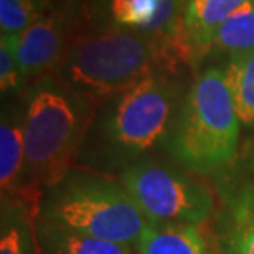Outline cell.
Here are the masks:
<instances>
[{
  "mask_svg": "<svg viewBox=\"0 0 254 254\" xmlns=\"http://www.w3.org/2000/svg\"><path fill=\"white\" fill-rule=\"evenodd\" d=\"M88 124V101L66 84L42 81L23 109L25 200L38 201L40 187L52 189L69 174Z\"/></svg>",
  "mask_w": 254,
  "mask_h": 254,
  "instance_id": "obj_1",
  "label": "cell"
},
{
  "mask_svg": "<svg viewBox=\"0 0 254 254\" xmlns=\"http://www.w3.org/2000/svg\"><path fill=\"white\" fill-rule=\"evenodd\" d=\"M240 124L225 69L208 68L191 83L167 150L190 174H220L236 159Z\"/></svg>",
  "mask_w": 254,
  "mask_h": 254,
  "instance_id": "obj_2",
  "label": "cell"
},
{
  "mask_svg": "<svg viewBox=\"0 0 254 254\" xmlns=\"http://www.w3.org/2000/svg\"><path fill=\"white\" fill-rule=\"evenodd\" d=\"M40 218L81 235L137 246L149 220L121 182L71 170L40 205Z\"/></svg>",
  "mask_w": 254,
  "mask_h": 254,
  "instance_id": "obj_3",
  "label": "cell"
},
{
  "mask_svg": "<svg viewBox=\"0 0 254 254\" xmlns=\"http://www.w3.org/2000/svg\"><path fill=\"white\" fill-rule=\"evenodd\" d=\"M160 62L152 35L106 30L79 38L63 62V79L88 103L121 96L154 74Z\"/></svg>",
  "mask_w": 254,
  "mask_h": 254,
  "instance_id": "obj_4",
  "label": "cell"
},
{
  "mask_svg": "<svg viewBox=\"0 0 254 254\" xmlns=\"http://www.w3.org/2000/svg\"><path fill=\"white\" fill-rule=\"evenodd\" d=\"M119 182L150 223L200 226L215 215V195L200 179L155 160L134 162Z\"/></svg>",
  "mask_w": 254,
  "mask_h": 254,
  "instance_id": "obj_5",
  "label": "cell"
},
{
  "mask_svg": "<svg viewBox=\"0 0 254 254\" xmlns=\"http://www.w3.org/2000/svg\"><path fill=\"white\" fill-rule=\"evenodd\" d=\"M175 94L174 84L154 73L118 96L106 123L111 145L126 159L152 149L169 129Z\"/></svg>",
  "mask_w": 254,
  "mask_h": 254,
  "instance_id": "obj_6",
  "label": "cell"
},
{
  "mask_svg": "<svg viewBox=\"0 0 254 254\" xmlns=\"http://www.w3.org/2000/svg\"><path fill=\"white\" fill-rule=\"evenodd\" d=\"M218 187V241L223 254H254V150Z\"/></svg>",
  "mask_w": 254,
  "mask_h": 254,
  "instance_id": "obj_7",
  "label": "cell"
},
{
  "mask_svg": "<svg viewBox=\"0 0 254 254\" xmlns=\"http://www.w3.org/2000/svg\"><path fill=\"white\" fill-rule=\"evenodd\" d=\"M2 37L7 38L12 47L25 79L47 73L62 58L63 32L53 17H43L23 32Z\"/></svg>",
  "mask_w": 254,
  "mask_h": 254,
  "instance_id": "obj_8",
  "label": "cell"
},
{
  "mask_svg": "<svg viewBox=\"0 0 254 254\" xmlns=\"http://www.w3.org/2000/svg\"><path fill=\"white\" fill-rule=\"evenodd\" d=\"M248 0H187L184 40L190 63L200 62L213 48L223 22Z\"/></svg>",
  "mask_w": 254,
  "mask_h": 254,
  "instance_id": "obj_9",
  "label": "cell"
},
{
  "mask_svg": "<svg viewBox=\"0 0 254 254\" xmlns=\"http://www.w3.org/2000/svg\"><path fill=\"white\" fill-rule=\"evenodd\" d=\"M40 205L20 196H2L0 254H42L37 236Z\"/></svg>",
  "mask_w": 254,
  "mask_h": 254,
  "instance_id": "obj_10",
  "label": "cell"
},
{
  "mask_svg": "<svg viewBox=\"0 0 254 254\" xmlns=\"http://www.w3.org/2000/svg\"><path fill=\"white\" fill-rule=\"evenodd\" d=\"M185 0H111V13L134 32L159 35L184 18Z\"/></svg>",
  "mask_w": 254,
  "mask_h": 254,
  "instance_id": "obj_11",
  "label": "cell"
},
{
  "mask_svg": "<svg viewBox=\"0 0 254 254\" xmlns=\"http://www.w3.org/2000/svg\"><path fill=\"white\" fill-rule=\"evenodd\" d=\"M0 189L2 196H23V113L17 109H3L0 121Z\"/></svg>",
  "mask_w": 254,
  "mask_h": 254,
  "instance_id": "obj_12",
  "label": "cell"
},
{
  "mask_svg": "<svg viewBox=\"0 0 254 254\" xmlns=\"http://www.w3.org/2000/svg\"><path fill=\"white\" fill-rule=\"evenodd\" d=\"M139 254H213L195 225L149 223L137 243Z\"/></svg>",
  "mask_w": 254,
  "mask_h": 254,
  "instance_id": "obj_13",
  "label": "cell"
},
{
  "mask_svg": "<svg viewBox=\"0 0 254 254\" xmlns=\"http://www.w3.org/2000/svg\"><path fill=\"white\" fill-rule=\"evenodd\" d=\"M37 236L42 254H134V246L96 240L40 216Z\"/></svg>",
  "mask_w": 254,
  "mask_h": 254,
  "instance_id": "obj_14",
  "label": "cell"
},
{
  "mask_svg": "<svg viewBox=\"0 0 254 254\" xmlns=\"http://www.w3.org/2000/svg\"><path fill=\"white\" fill-rule=\"evenodd\" d=\"M213 48L228 55L230 60L254 53V0H248L223 22Z\"/></svg>",
  "mask_w": 254,
  "mask_h": 254,
  "instance_id": "obj_15",
  "label": "cell"
},
{
  "mask_svg": "<svg viewBox=\"0 0 254 254\" xmlns=\"http://www.w3.org/2000/svg\"><path fill=\"white\" fill-rule=\"evenodd\" d=\"M225 73L238 119L254 129V53L230 60Z\"/></svg>",
  "mask_w": 254,
  "mask_h": 254,
  "instance_id": "obj_16",
  "label": "cell"
},
{
  "mask_svg": "<svg viewBox=\"0 0 254 254\" xmlns=\"http://www.w3.org/2000/svg\"><path fill=\"white\" fill-rule=\"evenodd\" d=\"M40 0H0L2 35H17L40 20Z\"/></svg>",
  "mask_w": 254,
  "mask_h": 254,
  "instance_id": "obj_17",
  "label": "cell"
},
{
  "mask_svg": "<svg viewBox=\"0 0 254 254\" xmlns=\"http://www.w3.org/2000/svg\"><path fill=\"white\" fill-rule=\"evenodd\" d=\"M23 81L25 76L18 68L12 47L7 42V38L2 37L0 40V89H2V94L18 89L23 84Z\"/></svg>",
  "mask_w": 254,
  "mask_h": 254,
  "instance_id": "obj_18",
  "label": "cell"
},
{
  "mask_svg": "<svg viewBox=\"0 0 254 254\" xmlns=\"http://www.w3.org/2000/svg\"><path fill=\"white\" fill-rule=\"evenodd\" d=\"M40 2H48V0H40Z\"/></svg>",
  "mask_w": 254,
  "mask_h": 254,
  "instance_id": "obj_19",
  "label": "cell"
}]
</instances>
